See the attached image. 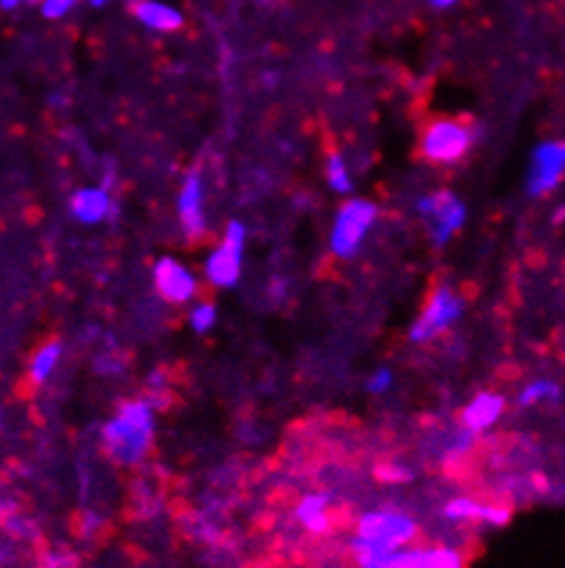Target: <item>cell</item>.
<instances>
[{
    "label": "cell",
    "mask_w": 565,
    "mask_h": 568,
    "mask_svg": "<svg viewBox=\"0 0 565 568\" xmlns=\"http://www.w3.org/2000/svg\"><path fill=\"white\" fill-rule=\"evenodd\" d=\"M505 409V398L497 396V393H477L464 409H461V426L466 432L477 434V432H486L497 423V417L503 415Z\"/></svg>",
    "instance_id": "obj_13"
},
{
    "label": "cell",
    "mask_w": 565,
    "mask_h": 568,
    "mask_svg": "<svg viewBox=\"0 0 565 568\" xmlns=\"http://www.w3.org/2000/svg\"><path fill=\"white\" fill-rule=\"evenodd\" d=\"M132 14L143 28L154 33H176L184 26V14L168 0H135Z\"/></svg>",
    "instance_id": "obj_11"
},
{
    "label": "cell",
    "mask_w": 565,
    "mask_h": 568,
    "mask_svg": "<svg viewBox=\"0 0 565 568\" xmlns=\"http://www.w3.org/2000/svg\"><path fill=\"white\" fill-rule=\"evenodd\" d=\"M80 0H39V9L48 20H63Z\"/></svg>",
    "instance_id": "obj_23"
},
{
    "label": "cell",
    "mask_w": 565,
    "mask_h": 568,
    "mask_svg": "<svg viewBox=\"0 0 565 568\" xmlns=\"http://www.w3.org/2000/svg\"><path fill=\"white\" fill-rule=\"evenodd\" d=\"M418 214L429 223L431 240L436 247L448 245L455 234L461 231L466 220V209L455 199L453 193L442 190V193H431L425 199L418 201Z\"/></svg>",
    "instance_id": "obj_7"
},
{
    "label": "cell",
    "mask_w": 565,
    "mask_h": 568,
    "mask_svg": "<svg viewBox=\"0 0 565 568\" xmlns=\"http://www.w3.org/2000/svg\"><path fill=\"white\" fill-rule=\"evenodd\" d=\"M379 478H384V480H407L409 473H407V469H398L396 465H388V467L379 469Z\"/></svg>",
    "instance_id": "obj_25"
},
{
    "label": "cell",
    "mask_w": 565,
    "mask_h": 568,
    "mask_svg": "<svg viewBox=\"0 0 565 568\" xmlns=\"http://www.w3.org/2000/svg\"><path fill=\"white\" fill-rule=\"evenodd\" d=\"M483 503L472 500V497H453V500L445 503L442 514L451 521H481Z\"/></svg>",
    "instance_id": "obj_18"
},
{
    "label": "cell",
    "mask_w": 565,
    "mask_h": 568,
    "mask_svg": "<svg viewBox=\"0 0 565 568\" xmlns=\"http://www.w3.org/2000/svg\"><path fill=\"white\" fill-rule=\"evenodd\" d=\"M377 214H379L377 204L362 199H351L349 204L340 206L336 214V223H332V231H330L332 253L346 261L355 258L357 253H360V245L362 240H366V234L371 231V225L377 223Z\"/></svg>",
    "instance_id": "obj_4"
},
{
    "label": "cell",
    "mask_w": 565,
    "mask_h": 568,
    "mask_svg": "<svg viewBox=\"0 0 565 568\" xmlns=\"http://www.w3.org/2000/svg\"><path fill=\"white\" fill-rule=\"evenodd\" d=\"M215 322H217V311L212 303H198L189 308V327H193L198 335L209 333V329L215 327Z\"/></svg>",
    "instance_id": "obj_20"
},
{
    "label": "cell",
    "mask_w": 565,
    "mask_h": 568,
    "mask_svg": "<svg viewBox=\"0 0 565 568\" xmlns=\"http://www.w3.org/2000/svg\"><path fill=\"white\" fill-rule=\"evenodd\" d=\"M565 179V141H544L535 146L527 168V193L533 199H546L555 193Z\"/></svg>",
    "instance_id": "obj_8"
},
{
    "label": "cell",
    "mask_w": 565,
    "mask_h": 568,
    "mask_svg": "<svg viewBox=\"0 0 565 568\" xmlns=\"http://www.w3.org/2000/svg\"><path fill=\"white\" fill-rule=\"evenodd\" d=\"M113 212L111 193L105 187H83L72 195V214L74 220L85 225L105 223Z\"/></svg>",
    "instance_id": "obj_14"
},
{
    "label": "cell",
    "mask_w": 565,
    "mask_h": 568,
    "mask_svg": "<svg viewBox=\"0 0 565 568\" xmlns=\"http://www.w3.org/2000/svg\"><path fill=\"white\" fill-rule=\"evenodd\" d=\"M327 182H330V187L336 190V193H340V195L351 193L349 165H346L343 156L330 154V160H327Z\"/></svg>",
    "instance_id": "obj_19"
},
{
    "label": "cell",
    "mask_w": 565,
    "mask_h": 568,
    "mask_svg": "<svg viewBox=\"0 0 565 568\" xmlns=\"http://www.w3.org/2000/svg\"><path fill=\"white\" fill-rule=\"evenodd\" d=\"M418 538V521L401 511H368L357 519L349 552H393L412 547Z\"/></svg>",
    "instance_id": "obj_2"
},
{
    "label": "cell",
    "mask_w": 565,
    "mask_h": 568,
    "mask_svg": "<svg viewBox=\"0 0 565 568\" xmlns=\"http://www.w3.org/2000/svg\"><path fill=\"white\" fill-rule=\"evenodd\" d=\"M425 3L436 11H448V9H453V6H459L461 0H425Z\"/></svg>",
    "instance_id": "obj_26"
},
{
    "label": "cell",
    "mask_w": 565,
    "mask_h": 568,
    "mask_svg": "<svg viewBox=\"0 0 565 568\" xmlns=\"http://www.w3.org/2000/svg\"><path fill=\"white\" fill-rule=\"evenodd\" d=\"M247 231L239 220L228 223L220 247L206 258V281L217 288H230L242 277V258H245Z\"/></svg>",
    "instance_id": "obj_6"
},
{
    "label": "cell",
    "mask_w": 565,
    "mask_h": 568,
    "mask_svg": "<svg viewBox=\"0 0 565 568\" xmlns=\"http://www.w3.org/2000/svg\"><path fill=\"white\" fill-rule=\"evenodd\" d=\"M475 132L470 124L453 119H436L425 124L423 135H420V154L423 160L434 162V165H453L461 156L470 152Z\"/></svg>",
    "instance_id": "obj_3"
},
{
    "label": "cell",
    "mask_w": 565,
    "mask_h": 568,
    "mask_svg": "<svg viewBox=\"0 0 565 568\" xmlns=\"http://www.w3.org/2000/svg\"><path fill=\"white\" fill-rule=\"evenodd\" d=\"M48 568H72V566H63V564H61V560H55V564H50Z\"/></svg>",
    "instance_id": "obj_29"
},
{
    "label": "cell",
    "mask_w": 565,
    "mask_h": 568,
    "mask_svg": "<svg viewBox=\"0 0 565 568\" xmlns=\"http://www.w3.org/2000/svg\"><path fill=\"white\" fill-rule=\"evenodd\" d=\"M61 355H63L61 341H48L42 349H37V355H33V361H31V379L37 382V385L48 382L50 374L55 371L58 361H61Z\"/></svg>",
    "instance_id": "obj_16"
},
{
    "label": "cell",
    "mask_w": 565,
    "mask_h": 568,
    "mask_svg": "<svg viewBox=\"0 0 565 568\" xmlns=\"http://www.w3.org/2000/svg\"><path fill=\"white\" fill-rule=\"evenodd\" d=\"M461 313H464V300H461L453 288L440 286L429 297V303H425L418 322L412 324V329H409V338H412L414 344H425V341L436 338V335H442L445 329H451L461 318Z\"/></svg>",
    "instance_id": "obj_5"
},
{
    "label": "cell",
    "mask_w": 565,
    "mask_h": 568,
    "mask_svg": "<svg viewBox=\"0 0 565 568\" xmlns=\"http://www.w3.org/2000/svg\"><path fill=\"white\" fill-rule=\"evenodd\" d=\"M511 508L508 506H497V503H483L481 511V521L489 527H505L511 521Z\"/></svg>",
    "instance_id": "obj_22"
},
{
    "label": "cell",
    "mask_w": 565,
    "mask_h": 568,
    "mask_svg": "<svg viewBox=\"0 0 565 568\" xmlns=\"http://www.w3.org/2000/svg\"><path fill=\"white\" fill-rule=\"evenodd\" d=\"M429 568H464V555L453 547H429Z\"/></svg>",
    "instance_id": "obj_21"
},
{
    "label": "cell",
    "mask_w": 565,
    "mask_h": 568,
    "mask_svg": "<svg viewBox=\"0 0 565 568\" xmlns=\"http://www.w3.org/2000/svg\"><path fill=\"white\" fill-rule=\"evenodd\" d=\"M22 3H25V0H0V6H3V11H14V9H20Z\"/></svg>",
    "instance_id": "obj_27"
},
{
    "label": "cell",
    "mask_w": 565,
    "mask_h": 568,
    "mask_svg": "<svg viewBox=\"0 0 565 568\" xmlns=\"http://www.w3.org/2000/svg\"><path fill=\"white\" fill-rule=\"evenodd\" d=\"M154 439V404L148 398L126 402L102 428V445L115 465L132 467L146 459Z\"/></svg>",
    "instance_id": "obj_1"
},
{
    "label": "cell",
    "mask_w": 565,
    "mask_h": 568,
    "mask_svg": "<svg viewBox=\"0 0 565 568\" xmlns=\"http://www.w3.org/2000/svg\"><path fill=\"white\" fill-rule=\"evenodd\" d=\"M557 398H561V385L552 379H533L518 393V404L522 407H538V404H552Z\"/></svg>",
    "instance_id": "obj_17"
},
{
    "label": "cell",
    "mask_w": 565,
    "mask_h": 568,
    "mask_svg": "<svg viewBox=\"0 0 565 568\" xmlns=\"http://www.w3.org/2000/svg\"><path fill=\"white\" fill-rule=\"evenodd\" d=\"M357 568H429V547H403L393 552L351 555Z\"/></svg>",
    "instance_id": "obj_12"
},
{
    "label": "cell",
    "mask_w": 565,
    "mask_h": 568,
    "mask_svg": "<svg viewBox=\"0 0 565 568\" xmlns=\"http://www.w3.org/2000/svg\"><path fill=\"white\" fill-rule=\"evenodd\" d=\"M89 6H94V9H102V6H107V0H85Z\"/></svg>",
    "instance_id": "obj_28"
},
{
    "label": "cell",
    "mask_w": 565,
    "mask_h": 568,
    "mask_svg": "<svg viewBox=\"0 0 565 568\" xmlns=\"http://www.w3.org/2000/svg\"><path fill=\"white\" fill-rule=\"evenodd\" d=\"M390 385H393V374H390L388 368L373 371L371 379L366 382L368 393H373V396H382V393H388V390H390Z\"/></svg>",
    "instance_id": "obj_24"
},
{
    "label": "cell",
    "mask_w": 565,
    "mask_h": 568,
    "mask_svg": "<svg viewBox=\"0 0 565 568\" xmlns=\"http://www.w3.org/2000/svg\"><path fill=\"white\" fill-rule=\"evenodd\" d=\"M154 283H157V292L165 303L182 305L198 294V281H195L193 272L176 258H160L154 264Z\"/></svg>",
    "instance_id": "obj_9"
},
{
    "label": "cell",
    "mask_w": 565,
    "mask_h": 568,
    "mask_svg": "<svg viewBox=\"0 0 565 568\" xmlns=\"http://www.w3.org/2000/svg\"><path fill=\"white\" fill-rule=\"evenodd\" d=\"M178 220H182L187 236L198 240L206 231V214H204V179L201 173H189L178 193Z\"/></svg>",
    "instance_id": "obj_10"
},
{
    "label": "cell",
    "mask_w": 565,
    "mask_h": 568,
    "mask_svg": "<svg viewBox=\"0 0 565 568\" xmlns=\"http://www.w3.org/2000/svg\"><path fill=\"white\" fill-rule=\"evenodd\" d=\"M294 517H297L299 525L305 527L314 536H325L330 532L332 517H330V495H305L302 500L294 508Z\"/></svg>",
    "instance_id": "obj_15"
}]
</instances>
